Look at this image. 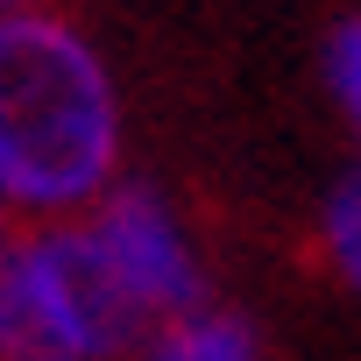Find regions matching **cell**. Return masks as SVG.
<instances>
[{
	"instance_id": "cell-2",
	"label": "cell",
	"mask_w": 361,
	"mask_h": 361,
	"mask_svg": "<svg viewBox=\"0 0 361 361\" xmlns=\"http://www.w3.org/2000/svg\"><path fill=\"white\" fill-rule=\"evenodd\" d=\"M156 319L85 220H29L0 255V361H135Z\"/></svg>"
},
{
	"instance_id": "cell-6",
	"label": "cell",
	"mask_w": 361,
	"mask_h": 361,
	"mask_svg": "<svg viewBox=\"0 0 361 361\" xmlns=\"http://www.w3.org/2000/svg\"><path fill=\"white\" fill-rule=\"evenodd\" d=\"M326 85H333L347 128L361 135V15H347V22L333 29V43H326Z\"/></svg>"
},
{
	"instance_id": "cell-8",
	"label": "cell",
	"mask_w": 361,
	"mask_h": 361,
	"mask_svg": "<svg viewBox=\"0 0 361 361\" xmlns=\"http://www.w3.org/2000/svg\"><path fill=\"white\" fill-rule=\"evenodd\" d=\"M15 8H43V0H0V15H15Z\"/></svg>"
},
{
	"instance_id": "cell-3",
	"label": "cell",
	"mask_w": 361,
	"mask_h": 361,
	"mask_svg": "<svg viewBox=\"0 0 361 361\" xmlns=\"http://www.w3.org/2000/svg\"><path fill=\"white\" fill-rule=\"evenodd\" d=\"M85 227H92L99 255L114 262V276L128 283V298L156 326H170V319H185V312L206 305L199 241H192L185 213H177L156 185H128V177H121V185L85 213Z\"/></svg>"
},
{
	"instance_id": "cell-4",
	"label": "cell",
	"mask_w": 361,
	"mask_h": 361,
	"mask_svg": "<svg viewBox=\"0 0 361 361\" xmlns=\"http://www.w3.org/2000/svg\"><path fill=\"white\" fill-rule=\"evenodd\" d=\"M135 361H269V354H262V340H255L248 319L199 305V312H185V319L156 326Z\"/></svg>"
},
{
	"instance_id": "cell-1",
	"label": "cell",
	"mask_w": 361,
	"mask_h": 361,
	"mask_svg": "<svg viewBox=\"0 0 361 361\" xmlns=\"http://www.w3.org/2000/svg\"><path fill=\"white\" fill-rule=\"evenodd\" d=\"M121 85L57 8L0 15V199L15 220H85L121 185Z\"/></svg>"
},
{
	"instance_id": "cell-7",
	"label": "cell",
	"mask_w": 361,
	"mask_h": 361,
	"mask_svg": "<svg viewBox=\"0 0 361 361\" xmlns=\"http://www.w3.org/2000/svg\"><path fill=\"white\" fill-rule=\"evenodd\" d=\"M15 234H22V227H15V206L0 199V255H8V241H15Z\"/></svg>"
},
{
	"instance_id": "cell-5",
	"label": "cell",
	"mask_w": 361,
	"mask_h": 361,
	"mask_svg": "<svg viewBox=\"0 0 361 361\" xmlns=\"http://www.w3.org/2000/svg\"><path fill=\"white\" fill-rule=\"evenodd\" d=\"M319 241H326V262H333V276H340V283L361 298V170H347L340 185L326 192Z\"/></svg>"
}]
</instances>
